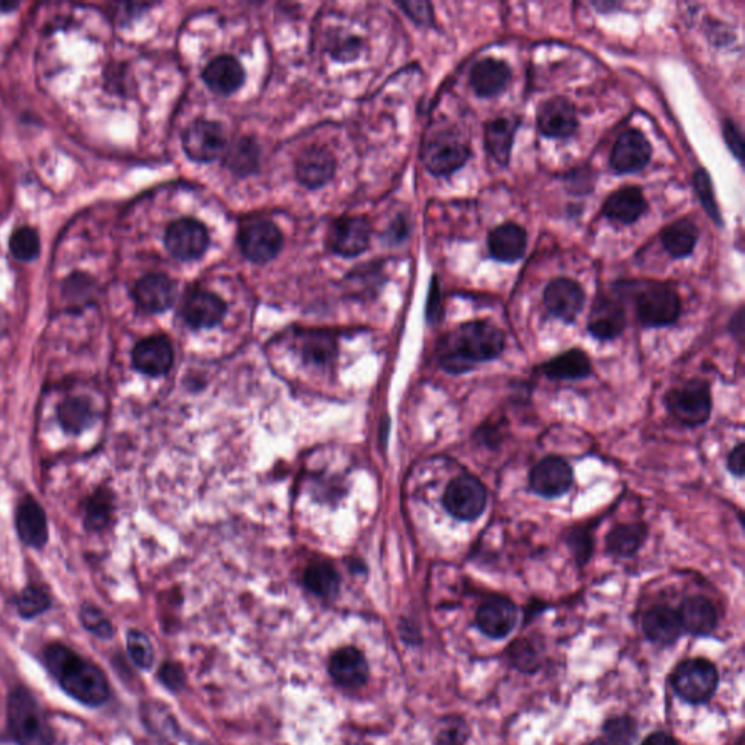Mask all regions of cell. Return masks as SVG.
I'll return each instance as SVG.
<instances>
[{
  "label": "cell",
  "mask_w": 745,
  "mask_h": 745,
  "mask_svg": "<svg viewBox=\"0 0 745 745\" xmlns=\"http://www.w3.org/2000/svg\"><path fill=\"white\" fill-rule=\"evenodd\" d=\"M335 163L334 155L325 147L312 146L300 153L296 161V177L300 184L305 187H322L334 177Z\"/></svg>",
  "instance_id": "cell-21"
},
{
  "label": "cell",
  "mask_w": 745,
  "mask_h": 745,
  "mask_svg": "<svg viewBox=\"0 0 745 745\" xmlns=\"http://www.w3.org/2000/svg\"><path fill=\"white\" fill-rule=\"evenodd\" d=\"M511 81V69L503 60L484 59L473 66L470 85L478 97L492 98L505 91Z\"/></svg>",
  "instance_id": "cell-25"
},
{
  "label": "cell",
  "mask_w": 745,
  "mask_h": 745,
  "mask_svg": "<svg viewBox=\"0 0 745 745\" xmlns=\"http://www.w3.org/2000/svg\"><path fill=\"white\" fill-rule=\"evenodd\" d=\"M636 316L648 328H663L679 319L681 300L670 284L649 281L635 294Z\"/></svg>",
  "instance_id": "cell-5"
},
{
  "label": "cell",
  "mask_w": 745,
  "mask_h": 745,
  "mask_svg": "<svg viewBox=\"0 0 745 745\" xmlns=\"http://www.w3.org/2000/svg\"><path fill=\"white\" fill-rule=\"evenodd\" d=\"M203 79L216 94L230 95L245 82V70L235 57L219 56L203 70Z\"/></svg>",
  "instance_id": "cell-28"
},
{
  "label": "cell",
  "mask_w": 745,
  "mask_h": 745,
  "mask_svg": "<svg viewBox=\"0 0 745 745\" xmlns=\"http://www.w3.org/2000/svg\"><path fill=\"white\" fill-rule=\"evenodd\" d=\"M568 546L572 553H574L578 565L584 567L590 561L594 551L593 536H591L590 530L583 529V527L572 530L569 533Z\"/></svg>",
  "instance_id": "cell-47"
},
{
  "label": "cell",
  "mask_w": 745,
  "mask_h": 745,
  "mask_svg": "<svg viewBox=\"0 0 745 745\" xmlns=\"http://www.w3.org/2000/svg\"><path fill=\"white\" fill-rule=\"evenodd\" d=\"M174 363L171 342L163 335H153L137 342L133 350V364L140 373L150 377L163 376Z\"/></svg>",
  "instance_id": "cell-18"
},
{
  "label": "cell",
  "mask_w": 745,
  "mask_h": 745,
  "mask_svg": "<svg viewBox=\"0 0 745 745\" xmlns=\"http://www.w3.org/2000/svg\"><path fill=\"white\" fill-rule=\"evenodd\" d=\"M651 155V145L644 133L631 129L620 134L613 146L610 163L619 174H635L648 165Z\"/></svg>",
  "instance_id": "cell-16"
},
{
  "label": "cell",
  "mask_w": 745,
  "mask_h": 745,
  "mask_svg": "<svg viewBox=\"0 0 745 745\" xmlns=\"http://www.w3.org/2000/svg\"><path fill=\"white\" fill-rule=\"evenodd\" d=\"M517 124L513 118L500 117L486 124L485 145L489 155L500 165H507L510 161L511 147Z\"/></svg>",
  "instance_id": "cell-33"
},
{
  "label": "cell",
  "mask_w": 745,
  "mask_h": 745,
  "mask_svg": "<svg viewBox=\"0 0 745 745\" xmlns=\"http://www.w3.org/2000/svg\"><path fill=\"white\" fill-rule=\"evenodd\" d=\"M744 462H745L744 444L740 443L738 444V446L734 447V450H732L731 453L728 454L727 466H728L729 472H731L732 475L738 476V478H741V476L744 475Z\"/></svg>",
  "instance_id": "cell-52"
},
{
  "label": "cell",
  "mask_w": 745,
  "mask_h": 745,
  "mask_svg": "<svg viewBox=\"0 0 745 745\" xmlns=\"http://www.w3.org/2000/svg\"><path fill=\"white\" fill-rule=\"evenodd\" d=\"M226 305L217 294L195 290L188 294L182 306L185 322L195 329L213 328L222 322Z\"/></svg>",
  "instance_id": "cell-22"
},
{
  "label": "cell",
  "mask_w": 745,
  "mask_h": 745,
  "mask_svg": "<svg viewBox=\"0 0 745 745\" xmlns=\"http://www.w3.org/2000/svg\"><path fill=\"white\" fill-rule=\"evenodd\" d=\"M540 372L551 380H578L593 373L590 358L583 350L565 351L540 366Z\"/></svg>",
  "instance_id": "cell-31"
},
{
  "label": "cell",
  "mask_w": 745,
  "mask_h": 745,
  "mask_svg": "<svg viewBox=\"0 0 745 745\" xmlns=\"http://www.w3.org/2000/svg\"><path fill=\"white\" fill-rule=\"evenodd\" d=\"M51 599L49 594L43 588L30 587L24 588L21 593L15 597V607H17L19 616L22 619H34L46 613L50 609Z\"/></svg>",
  "instance_id": "cell-39"
},
{
  "label": "cell",
  "mask_w": 745,
  "mask_h": 745,
  "mask_svg": "<svg viewBox=\"0 0 745 745\" xmlns=\"http://www.w3.org/2000/svg\"><path fill=\"white\" fill-rule=\"evenodd\" d=\"M370 236L372 227L364 217L344 216L332 223L328 242L335 254L353 258L369 248Z\"/></svg>",
  "instance_id": "cell-13"
},
{
  "label": "cell",
  "mask_w": 745,
  "mask_h": 745,
  "mask_svg": "<svg viewBox=\"0 0 745 745\" xmlns=\"http://www.w3.org/2000/svg\"><path fill=\"white\" fill-rule=\"evenodd\" d=\"M177 284L161 273L147 274L140 278L134 289L137 305L145 312L161 313L174 305Z\"/></svg>",
  "instance_id": "cell-20"
},
{
  "label": "cell",
  "mask_w": 745,
  "mask_h": 745,
  "mask_svg": "<svg viewBox=\"0 0 745 745\" xmlns=\"http://www.w3.org/2000/svg\"><path fill=\"white\" fill-rule=\"evenodd\" d=\"M113 511V494L107 488H99L86 503L83 526L88 532H101L110 524Z\"/></svg>",
  "instance_id": "cell-37"
},
{
  "label": "cell",
  "mask_w": 745,
  "mask_h": 745,
  "mask_svg": "<svg viewBox=\"0 0 745 745\" xmlns=\"http://www.w3.org/2000/svg\"><path fill=\"white\" fill-rule=\"evenodd\" d=\"M470 149L463 137L453 129H441L431 134L422 146L425 168L436 177H447L468 162Z\"/></svg>",
  "instance_id": "cell-6"
},
{
  "label": "cell",
  "mask_w": 745,
  "mask_h": 745,
  "mask_svg": "<svg viewBox=\"0 0 745 745\" xmlns=\"http://www.w3.org/2000/svg\"><path fill=\"white\" fill-rule=\"evenodd\" d=\"M81 623L86 631L91 632L92 635L102 639V641H108L113 638L114 628L113 623L108 620V617L102 613L94 604L85 603L81 607Z\"/></svg>",
  "instance_id": "cell-43"
},
{
  "label": "cell",
  "mask_w": 745,
  "mask_h": 745,
  "mask_svg": "<svg viewBox=\"0 0 745 745\" xmlns=\"http://www.w3.org/2000/svg\"><path fill=\"white\" fill-rule=\"evenodd\" d=\"M679 617L683 631L693 636H709L718 626V612L703 596L687 597L681 603Z\"/></svg>",
  "instance_id": "cell-27"
},
{
  "label": "cell",
  "mask_w": 745,
  "mask_h": 745,
  "mask_svg": "<svg viewBox=\"0 0 745 745\" xmlns=\"http://www.w3.org/2000/svg\"><path fill=\"white\" fill-rule=\"evenodd\" d=\"M519 622V607L507 597H492L476 610L475 623L486 638L501 641Z\"/></svg>",
  "instance_id": "cell-12"
},
{
  "label": "cell",
  "mask_w": 745,
  "mask_h": 745,
  "mask_svg": "<svg viewBox=\"0 0 745 745\" xmlns=\"http://www.w3.org/2000/svg\"><path fill=\"white\" fill-rule=\"evenodd\" d=\"M572 481L571 466L559 456L545 457L530 472V488L543 498L562 497L571 489Z\"/></svg>",
  "instance_id": "cell-14"
},
{
  "label": "cell",
  "mask_w": 745,
  "mask_h": 745,
  "mask_svg": "<svg viewBox=\"0 0 745 745\" xmlns=\"http://www.w3.org/2000/svg\"><path fill=\"white\" fill-rule=\"evenodd\" d=\"M488 503V492L475 476L462 475L453 479L444 492L443 504L450 516L462 521L479 519Z\"/></svg>",
  "instance_id": "cell-8"
},
{
  "label": "cell",
  "mask_w": 745,
  "mask_h": 745,
  "mask_svg": "<svg viewBox=\"0 0 745 745\" xmlns=\"http://www.w3.org/2000/svg\"><path fill=\"white\" fill-rule=\"evenodd\" d=\"M469 731L463 722H457L452 727L441 732V743L444 745H463L468 740Z\"/></svg>",
  "instance_id": "cell-51"
},
{
  "label": "cell",
  "mask_w": 745,
  "mask_h": 745,
  "mask_svg": "<svg viewBox=\"0 0 745 745\" xmlns=\"http://www.w3.org/2000/svg\"><path fill=\"white\" fill-rule=\"evenodd\" d=\"M335 345L334 338L326 332H310L306 337L305 345H303V356L306 361H313V363L324 364L326 361L332 360L335 356Z\"/></svg>",
  "instance_id": "cell-41"
},
{
  "label": "cell",
  "mask_w": 745,
  "mask_h": 745,
  "mask_svg": "<svg viewBox=\"0 0 745 745\" xmlns=\"http://www.w3.org/2000/svg\"><path fill=\"white\" fill-rule=\"evenodd\" d=\"M43 657L50 676L76 702L101 708L110 699V683L104 671L72 648L54 642L44 648Z\"/></svg>",
  "instance_id": "cell-1"
},
{
  "label": "cell",
  "mask_w": 745,
  "mask_h": 745,
  "mask_svg": "<svg viewBox=\"0 0 745 745\" xmlns=\"http://www.w3.org/2000/svg\"><path fill=\"white\" fill-rule=\"evenodd\" d=\"M671 684L683 702L703 705L712 699L718 689V668L706 658H687L677 665L671 676Z\"/></svg>",
  "instance_id": "cell-4"
},
{
  "label": "cell",
  "mask_w": 745,
  "mask_h": 745,
  "mask_svg": "<svg viewBox=\"0 0 745 745\" xmlns=\"http://www.w3.org/2000/svg\"><path fill=\"white\" fill-rule=\"evenodd\" d=\"M11 252L21 261H31L40 254V238L31 227H21L12 235Z\"/></svg>",
  "instance_id": "cell-44"
},
{
  "label": "cell",
  "mask_w": 745,
  "mask_h": 745,
  "mask_svg": "<svg viewBox=\"0 0 745 745\" xmlns=\"http://www.w3.org/2000/svg\"><path fill=\"white\" fill-rule=\"evenodd\" d=\"M641 745H679L677 744L676 738L671 737L670 734L664 731L652 732L649 734Z\"/></svg>",
  "instance_id": "cell-53"
},
{
  "label": "cell",
  "mask_w": 745,
  "mask_h": 745,
  "mask_svg": "<svg viewBox=\"0 0 745 745\" xmlns=\"http://www.w3.org/2000/svg\"><path fill=\"white\" fill-rule=\"evenodd\" d=\"M127 651L133 663L142 670H149L155 663V649L149 636L142 631L133 629L127 633Z\"/></svg>",
  "instance_id": "cell-42"
},
{
  "label": "cell",
  "mask_w": 745,
  "mask_h": 745,
  "mask_svg": "<svg viewBox=\"0 0 745 745\" xmlns=\"http://www.w3.org/2000/svg\"><path fill=\"white\" fill-rule=\"evenodd\" d=\"M647 210V200L639 188L623 187L609 195L603 204V213L607 219L632 225Z\"/></svg>",
  "instance_id": "cell-30"
},
{
  "label": "cell",
  "mask_w": 745,
  "mask_h": 745,
  "mask_svg": "<svg viewBox=\"0 0 745 745\" xmlns=\"http://www.w3.org/2000/svg\"><path fill=\"white\" fill-rule=\"evenodd\" d=\"M638 722L629 715H616L606 719L603 734L613 745H632L638 737Z\"/></svg>",
  "instance_id": "cell-40"
},
{
  "label": "cell",
  "mask_w": 745,
  "mask_h": 745,
  "mask_svg": "<svg viewBox=\"0 0 745 745\" xmlns=\"http://www.w3.org/2000/svg\"><path fill=\"white\" fill-rule=\"evenodd\" d=\"M57 418L66 433L78 436L94 424V406L83 396H70L57 408Z\"/></svg>",
  "instance_id": "cell-34"
},
{
  "label": "cell",
  "mask_w": 745,
  "mask_h": 745,
  "mask_svg": "<svg viewBox=\"0 0 745 745\" xmlns=\"http://www.w3.org/2000/svg\"><path fill=\"white\" fill-rule=\"evenodd\" d=\"M626 328V315L622 303L612 297L601 296L594 302L588 318V331L600 341L620 337Z\"/></svg>",
  "instance_id": "cell-19"
},
{
  "label": "cell",
  "mask_w": 745,
  "mask_h": 745,
  "mask_svg": "<svg viewBox=\"0 0 745 745\" xmlns=\"http://www.w3.org/2000/svg\"><path fill=\"white\" fill-rule=\"evenodd\" d=\"M731 332L734 337L738 338V341H743L744 338V312L740 309V312L732 318Z\"/></svg>",
  "instance_id": "cell-54"
},
{
  "label": "cell",
  "mask_w": 745,
  "mask_h": 745,
  "mask_svg": "<svg viewBox=\"0 0 745 745\" xmlns=\"http://www.w3.org/2000/svg\"><path fill=\"white\" fill-rule=\"evenodd\" d=\"M724 137L731 152L741 161L744 152L743 136H741L740 130H738L737 124L734 121L725 120Z\"/></svg>",
  "instance_id": "cell-50"
},
{
  "label": "cell",
  "mask_w": 745,
  "mask_h": 745,
  "mask_svg": "<svg viewBox=\"0 0 745 745\" xmlns=\"http://www.w3.org/2000/svg\"><path fill=\"white\" fill-rule=\"evenodd\" d=\"M585 745H613L610 743V741H607L606 738H596V740L588 741Z\"/></svg>",
  "instance_id": "cell-55"
},
{
  "label": "cell",
  "mask_w": 745,
  "mask_h": 745,
  "mask_svg": "<svg viewBox=\"0 0 745 745\" xmlns=\"http://www.w3.org/2000/svg\"><path fill=\"white\" fill-rule=\"evenodd\" d=\"M225 166L239 175L248 177L260 168V147L252 139L243 137L229 147L225 155Z\"/></svg>",
  "instance_id": "cell-36"
},
{
  "label": "cell",
  "mask_w": 745,
  "mask_h": 745,
  "mask_svg": "<svg viewBox=\"0 0 745 745\" xmlns=\"http://www.w3.org/2000/svg\"><path fill=\"white\" fill-rule=\"evenodd\" d=\"M697 239H699V230L695 223L689 220L671 223L661 232L664 249L673 258L689 257L695 249Z\"/></svg>",
  "instance_id": "cell-35"
},
{
  "label": "cell",
  "mask_w": 745,
  "mask_h": 745,
  "mask_svg": "<svg viewBox=\"0 0 745 745\" xmlns=\"http://www.w3.org/2000/svg\"><path fill=\"white\" fill-rule=\"evenodd\" d=\"M6 727L17 745H54L56 735L37 697L25 686L12 690L6 708Z\"/></svg>",
  "instance_id": "cell-3"
},
{
  "label": "cell",
  "mask_w": 745,
  "mask_h": 745,
  "mask_svg": "<svg viewBox=\"0 0 745 745\" xmlns=\"http://www.w3.org/2000/svg\"><path fill=\"white\" fill-rule=\"evenodd\" d=\"M504 332L488 321H473L444 335L437 345L440 366L450 374L468 373L476 364L503 354Z\"/></svg>",
  "instance_id": "cell-2"
},
{
  "label": "cell",
  "mask_w": 745,
  "mask_h": 745,
  "mask_svg": "<svg viewBox=\"0 0 745 745\" xmlns=\"http://www.w3.org/2000/svg\"><path fill=\"white\" fill-rule=\"evenodd\" d=\"M511 663L516 665L523 673H535L539 670L540 660L537 649L529 639H517L510 647Z\"/></svg>",
  "instance_id": "cell-45"
},
{
  "label": "cell",
  "mask_w": 745,
  "mask_h": 745,
  "mask_svg": "<svg viewBox=\"0 0 745 745\" xmlns=\"http://www.w3.org/2000/svg\"><path fill=\"white\" fill-rule=\"evenodd\" d=\"M18 535L25 545L31 548H43L49 540V524L43 507L34 500L27 497L22 500L17 510Z\"/></svg>",
  "instance_id": "cell-26"
},
{
  "label": "cell",
  "mask_w": 745,
  "mask_h": 745,
  "mask_svg": "<svg viewBox=\"0 0 745 745\" xmlns=\"http://www.w3.org/2000/svg\"><path fill=\"white\" fill-rule=\"evenodd\" d=\"M158 677L159 680H161L163 686L166 687V689L174 690V692L182 689L185 684L184 670H182L181 665H179L178 663H172V661L162 664V667L159 668Z\"/></svg>",
  "instance_id": "cell-48"
},
{
  "label": "cell",
  "mask_w": 745,
  "mask_h": 745,
  "mask_svg": "<svg viewBox=\"0 0 745 745\" xmlns=\"http://www.w3.org/2000/svg\"><path fill=\"white\" fill-rule=\"evenodd\" d=\"M182 146L194 162H211L225 149V134L214 121L198 118L182 133Z\"/></svg>",
  "instance_id": "cell-11"
},
{
  "label": "cell",
  "mask_w": 745,
  "mask_h": 745,
  "mask_svg": "<svg viewBox=\"0 0 745 745\" xmlns=\"http://www.w3.org/2000/svg\"><path fill=\"white\" fill-rule=\"evenodd\" d=\"M642 631L649 641L663 647L676 644L684 632L679 612L665 604H657L645 612L642 617Z\"/></svg>",
  "instance_id": "cell-24"
},
{
  "label": "cell",
  "mask_w": 745,
  "mask_h": 745,
  "mask_svg": "<svg viewBox=\"0 0 745 745\" xmlns=\"http://www.w3.org/2000/svg\"><path fill=\"white\" fill-rule=\"evenodd\" d=\"M537 126L552 139H567L577 131V111L571 101L556 97L543 102L537 113Z\"/></svg>",
  "instance_id": "cell-17"
},
{
  "label": "cell",
  "mask_w": 745,
  "mask_h": 745,
  "mask_svg": "<svg viewBox=\"0 0 745 745\" xmlns=\"http://www.w3.org/2000/svg\"><path fill=\"white\" fill-rule=\"evenodd\" d=\"M695 187L706 213L712 217L713 222L719 225L721 223V216H719L718 204H716L715 194H713L711 178H709L708 172L705 169H697Z\"/></svg>",
  "instance_id": "cell-46"
},
{
  "label": "cell",
  "mask_w": 745,
  "mask_h": 745,
  "mask_svg": "<svg viewBox=\"0 0 745 745\" xmlns=\"http://www.w3.org/2000/svg\"><path fill=\"white\" fill-rule=\"evenodd\" d=\"M305 585L316 596L332 599L340 591V575L332 565L319 562L306 569Z\"/></svg>",
  "instance_id": "cell-38"
},
{
  "label": "cell",
  "mask_w": 745,
  "mask_h": 745,
  "mask_svg": "<svg viewBox=\"0 0 745 745\" xmlns=\"http://www.w3.org/2000/svg\"><path fill=\"white\" fill-rule=\"evenodd\" d=\"M527 246V233L516 223L495 227L488 236V249L492 258L501 262H516L523 258Z\"/></svg>",
  "instance_id": "cell-29"
},
{
  "label": "cell",
  "mask_w": 745,
  "mask_h": 745,
  "mask_svg": "<svg viewBox=\"0 0 745 745\" xmlns=\"http://www.w3.org/2000/svg\"><path fill=\"white\" fill-rule=\"evenodd\" d=\"M543 302L551 315L572 324L584 308L585 293L577 281L555 278L546 287Z\"/></svg>",
  "instance_id": "cell-15"
},
{
  "label": "cell",
  "mask_w": 745,
  "mask_h": 745,
  "mask_svg": "<svg viewBox=\"0 0 745 745\" xmlns=\"http://www.w3.org/2000/svg\"><path fill=\"white\" fill-rule=\"evenodd\" d=\"M648 527L644 523L619 524L606 536V549L617 558H631L644 545Z\"/></svg>",
  "instance_id": "cell-32"
},
{
  "label": "cell",
  "mask_w": 745,
  "mask_h": 745,
  "mask_svg": "<svg viewBox=\"0 0 745 745\" xmlns=\"http://www.w3.org/2000/svg\"><path fill=\"white\" fill-rule=\"evenodd\" d=\"M283 242V233L270 220H249L243 223L239 232L243 255L255 264L274 260L283 248Z\"/></svg>",
  "instance_id": "cell-9"
},
{
  "label": "cell",
  "mask_w": 745,
  "mask_h": 745,
  "mask_svg": "<svg viewBox=\"0 0 745 745\" xmlns=\"http://www.w3.org/2000/svg\"><path fill=\"white\" fill-rule=\"evenodd\" d=\"M209 243L210 236L206 226L190 217L175 220L166 229V249L179 261L198 260L209 248Z\"/></svg>",
  "instance_id": "cell-10"
},
{
  "label": "cell",
  "mask_w": 745,
  "mask_h": 745,
  "mask_svg": "<svg viewBox=\"0 0 745 745\" xmlns=\"http://www.w3.org/2000/svg\"><path fill=\"white\" fill-rule=\"evenodd\" d=\"M401 8L405 9L415 22L420 25L433 24V8L428 2H405L401 3Z\"/></svg>",
  "instance_id": "cell-49"
},
{
  "label": "cell",
  "mask_w": 745,
  "mask_h": 745,
  "mask_svg": "<svg viewBox=\"0 0 745 745\" xmlns=\"http://www.w3.org/2000/svg\"><path fill=\"white\" fill-rule=\"evenodd\" d=\"M329 674L345 689L364 686L369 680V664L363 652L354 647L338 649L329 661Z\"/></svg>",
  "instance_id": "cell-23"
},
{
  "label": "cell",
  "mask_w": 745,
  "mask_h": 745,
  "mask_svg": "<svg viewBox=\"0 0 745 745\" xmlns=\"http://www.w3.org/2000/svg\"><path fill=\"white\" fill-rule=\"evenodd\" d=\"M668 411L686 427H700L711 418L712 395L709 383L692 379L665 395Z\"/></svg>",
  "instance_id": "cell-7"
}]
</instances>
